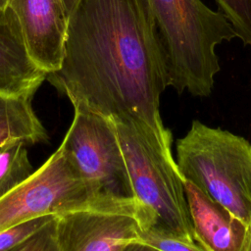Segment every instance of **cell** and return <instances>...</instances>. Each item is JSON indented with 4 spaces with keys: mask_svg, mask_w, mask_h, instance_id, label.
Here are the masks:
<instances>
[{
    "mask_svg": "<svg viewBox=\"0 0 251 251\" xmlns=\"http://www.w3.org/2000/svg\"><path fill=\"white\" fill-rule=\"evenodd\" d=\"M55 216H43L0 230V251H9L37 231Z\"/></svg>",
    "mask_w": 251,
    "mask_h": 251,
    "instance_id": "9a60e30c",
    "label": "cell"
},
{
    "mask_svg": "<svg viewBox=\"0 0 251 251\" xmlns=\"http://www.w3.org/2000/svg\"><path fill=\"white\" fill-rule=\"evenodd\" d=\"M7 3H8V0H0V7L7 5Z\"/></svg>",
    "mask_w": 251,
    "mask_h": 251,
    "instance_id": "ffe728a7",
    "label": "cell"
},
{
    "mask_svg": "<svg viewBox=\"0 0 251 251\" xmlns=\"http://www.w3.org/2000/svg\"><path fill=\"white\" fill-rule=\"evenodd\" d=\"M112 122L141 208L142 229L196 242L184 179L173 157L172 141L131 120Z\"/></svg>",
    "mask_w": 251,
    "mask_h": 251,
    "instance_id": "7a4b0ae2",
    "label": "cell"
},
{
    "mask_svg": "<svg viewBox=\"0 0 251 251\" xmlns=\"http://www.w3.org/2000/svg\"><path fill=\"white\" fill-rule=\"evenodd\" d=\"M60 146L99 199L136 201L110 119L75 109L73 123Z\"/></svg>",
    "mask_w": 251,
    "mask_h": 251,
    "instance_id": "5b68a950",
    "label": "cell"
},
{
    "mask_svg": "<svg viewBox=\"0 0 251 251\" xmlns=\"http://www.w3.org/2000/svg\"><path fill=\"white\" fill-rule=\"evenodd\" d=\"M243 251H251V226H249V231H248V237L244 246Z\"/></svg>",
    "mask_w": 251,
    "mask_h": 251,
    "instance_id": "d6986e66",
    "label": "cell"
},
{
    "mask_svg": "<svg viewBox=\"0 0 251 251\" xmlns=\"http://www.w3.org/2000/svg\"><path fill=\"white\" fill-rule=\"evenodd\" d=\"M9 251H61L56 231V216Z\"/></svg>",
    "mask_w": 251,
    "mask_h": 251,
    "instance_id": "5bb4252c",
    "label": "cell"
},
{
    "mask_svg": "<svg viewBox=\"0 0 251 251\" xmlns=\"http://www.w3.org/2000/svg\"><path fill=\"white\" fill-rule=\"evenodd\" d=\"M176 166L190 181L251 226V144L242 136L193 121L176 142Z\"/></svg>",
    "mask_w": 251,
    "mask_h": 251,
    "instance_id": "277c9868",
    "label": "cell"
},
{
    "mask_svg": "<svg viewBox=\"0 0 251 251\" xmlns=\"http://www.w3.org/2000/svg\"><path fill=\"white\" fill-rule=\"evenodd\" d=\"M138 241L146 243L159 251H205L197 242H188L150 229H141Z\"/></svg>",
    "mask_w": 251,
    "mask_h": 251,
    "instance_id": "2e32d148",
    "label": "cell"
},
{
    "mask_svg": "<svg viewBox=\"0 0 251 251\" xmlns=\"http://www.w3.org/2000/svg\"><path fill=\"white\" fill-rule=\"evenodd\" d=\"M15 139L45 142L48 134L34 114L29 97L0 94V144Z\"/></svg>",
    "mask_w": 251,
    "mask_h": 251,
    "instance_id": "8fae6325",
    "label": "cell"
},
{
    "mask_svg": "<svg viewBox=\"0 0 251 251\" xmlns=\"http://www.w3.org/2000/svg\"><path fill=\"white\" fill-rule=\"evenodd\" d=\"M47 75L30 55L13 9L0 7V94L31 98Z\"/></svg>",
    "mask_w": 251,
    "mask_h": 251,
    "instance_id": "9c48e42d",
    "label": "cell"
},
{
    "mask_svg": "<svg viewBox=\"0 0 251 251\" xmlns=\"http://www.w3.org/2000/svg\"><path fill=\"white\" fill-rule=\"evenodd\" d=\"M100 201L60 146L19 186L0 199V230Z\"/></svg>",
    "mask_w": 251,
    "mask_h": 251,
    "instance_id": "8992f818",
    "label": "cell"
},
{
    "mask_svg": "<svg viewBox=\"0 0 251 251\" xmlns=\"http://www.w3.org/2000/svg\"><path fill=\"white\" fill-rule=\"evenodd\" d=\"M121 251H159V250H157L156 248L146 243L135 240L126 244Z\"/></svg>",
    "mask_w": 251,
    "mask_h": 251,
    "instance_id": "e0dca14e",
    "label": "cell"
},
{
    "mask_svg": "<svg viewBox=\"0 0 251 251\" xmlns=\"http://www.w3.org/2000/svg\"><path fill=\"white\" fill-rule=\"evenodd\" d=\"M24 140H10L0 144V199L33 174Z\"/></svg>",
    "mask_w": 251,
    "mask_h": 251,
    "instance_id": "7c38bea8",
    "label": "cell"
},
{
    "mask_svg": "<svg viewBox=\"0 0 251 251\" xmlns=\"http://www.w3.org/2000/svg\"><path fill=\"white\" fill-rule=\"evenodd\" d=\"M34 61L49 75L63 58L68 16L63 0H8Z\"/></svg>",
    "mask_w": 251,
    "mask_h": 251,
    "instance_id": "ba28073f",
    "label": "cell"
},
{
    "mask_svg": "<svg viewBox=\"0 0 251 251\" xmlns=\"http://www.w3.org/2000/svg\"><path fill=\"white\" fill-rule=\"evenodd\" d=\"M141 229L136 201H100L56 216L61 251H121Z\"/></svg>",
    "mask_w": 251,
    "mask_h": 251,
    "instance_id": "52a82bcc",
    "label": "cell"
},
{
    "mask_svg": "<svg viewBox=\"0 0 251 251\" xmlns=\"http://www.w3.org/2000/svg\"><path fill=\"white\" fill-rule=\"evenodd\" d=\"M219 11L231 24L236 36L251 47V0H216Z\"/></svg>",
    "mask_w": 251,
    "mask_h": 251,
    "instance_id": "4fadbf2b",
    "label": "cell"
},
{
    "mask_svg": "<svg viewBox=\"0 0 251 251\" xmlns=\"http://www.w3.org/2000/svg\"><path fill=\"white\" fill-rule=\"evenodd\" d=\"M147 2L166 56L169 86L209 96L220 71L216 47L237 37L231 24L201 0Z\"/></svg>",
    "mask_w": 251,
    "mask_h": 251,
    "instance_id": "3957f363",
    "label": "cell"
},
{
    "mask_svg": "<svg viewBox=\"0 0 251 251\" xmlns=\"http://www.w3.org/2000/svg\"><path fill=\"white\" fill-rule=\"evenodd\" d=\"M77 2H78V0H63V3H64V6H65V10H66L68 19H69L70 14L74 10V8L75 7Z\"/></svg>",
    "mask_w": 251,
    "mask_h": 251,
    "instance_id": "ac0fdd59",
    "label": "cell"
},
{
    "mask_svg": "<svg viewBox=\"0 0 251 251\" xmlns=\"http://www.w3.org/2000/svg\"><path fill=\"white\" fill-rule=\"evenodd\" d=\"M47 77L75 109L131 120L172 141L160 114L167 61L147 0H78L61 66Z\"/></svg>",
    "mask_w": 251,
    "mask_h": 251,
    "instance_id": "6da1fadb",
    "label": "cell"
},
{
    "mask_svg": "<svg viewBox=\"0 0 251 251\" xmlns=\"http://www.w3.org/2000/svg\"><path fill=\"white\" fill-rule=\"evenodd\" d=\"M184 189L195 241L205 251H243L249 226L190 181Z\"/></svg>",
    "mask_w": 251,
    "mask_h": 251,
    "instance_id": "30bf717a",
    "label": "cell"
}]
</instances>
